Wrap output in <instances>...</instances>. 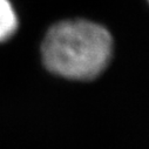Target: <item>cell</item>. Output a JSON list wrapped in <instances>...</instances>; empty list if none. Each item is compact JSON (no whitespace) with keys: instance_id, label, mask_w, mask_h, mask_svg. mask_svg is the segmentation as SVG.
Here are the masks:
<instances>
[{"instance_id":"obj_1","label":"cell","mask_w":149,"mask_h":149,"mask_svg":"<svg viewBox=\"0 0 149 149\" xmlns=\"http://www.w3.org/2000/svg\"><path fill=\"white\" fill-rule=\"evenodd\" d=\"M113 49L109 32L87 20H70L54 25L42 44L46 67L58 75L74 80H91L107 67Z\"/></svg>"},{"instance_id":"obj_2","label":"cell","mask_w":149,"mask_h":149,"mask_svg":"<svg viewBox=\"0 0 149 149\" xmlns=\"http://www.w3.org/2000/svg\"><path fill=\"white\" fill-rule=\"evenodd\" d=\"M18 26L15 12L8 0H0V41L13 35Z\"/></svg>"}]
</instances>
